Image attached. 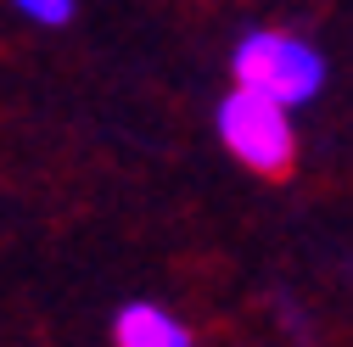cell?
<instances>
[{"mask_svg": "<svg viewBox=\"0 0 353 347\" xmlns=\"http://www.w3.org/2000/svg\"><path fill=\"white\" fill-rule=\"evenodd\" d=\"M325 51L314 39H303L292 28H247L230 51V78L236 90H252L263 101H275L286 112L308 107L325 90Z\"/></svg>", "mask_w": 353, "mask_h": 347, "instance_id": "obj_1", "label": "cell"}, {"mask_svg": "<svg viewBox=\"0 0 353 347\" xmlns=\"http://www.w3.org/2000/svg\"><path fill=\"white\" fill-rule=\"evenodd\" d=\"M213 129H219V146H225L241 168L252 174H286L292 157H297V129H292V112L263 101L252 90H236L219 101L213 112Z\"/></svg>", "mask_w": 353, "mask_h": 347, "instance_id": "obj_2", "label": "cell"}, {"mask_svg": "<svg viewBox=\"0 0 353 347\" xmlns=\"http://www.w3.org/2000/svg\"><path fill=\"white\" fill-rule=\"evenodd\" d=\"M112 347H191V325L168 314L163 302L135 297L112 314Z\"/></svg>", "mask_w": 353, "mask_h": 347, "instance_id": "obj_3", "label": "cell"}, {"mask_svg": "<svg viewBox=\"0 0 353 347\" xmlns=\"http://www.w3.org/2000/svg\"><path fill=\"white\" fill-rule=\"evenodd\" d=\"M12 12H23V17L39 23V28H62V23H73L79 0H12Z\"/></svg>", "mask_w": 353, "mask_h": 347, "instance_id": "obj_4", "label": "cell"}]
</instances>
